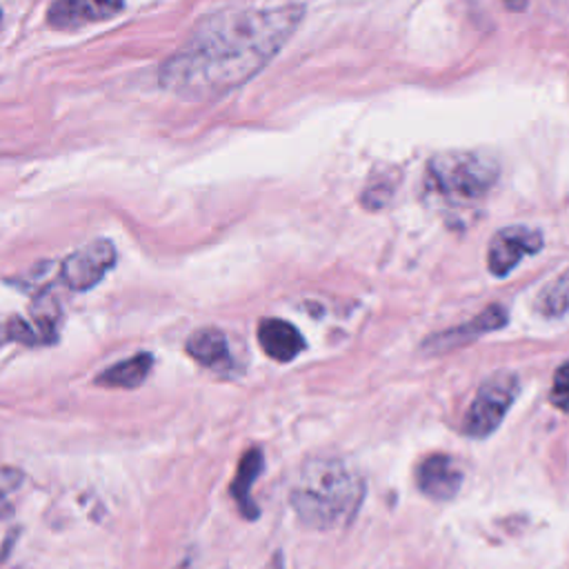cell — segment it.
<instances>
[{
	"instance_id": "14",
	"label": "cell",
	"mask_w": 569,
	"mask_h": 569,
	"mask_svg": "<svg viewBox=\"0 0 569 569\" xmlns=\"http://www.w3.org/2000/svg\"><path fill=\"white\" fill-rule=\"evenodd\" d=\"M536 309L547 318L569 313V269L553 278L536 298Z\"/></svg>"
},
{
	"instance_id": "7",
	"label": "cell",
	"mask_w": 569,
	"mask_h": 569,
	"mask_svg": "<svg viewBox=\"0 0 569 569\" xmlns=\"http://www.w3.org/2000/svg\"><path fill=\"white\" fill-rule=\"evenodd\" d=\"M416 485L420 493L431 500H451L462 485V471L456 460L447 453H431L427 456L416 471Z\"/></svg>"
},
{
	"instance_id": "1",
	"label": "cell",
	"mask_w": 569,
	"mask_h": 569,
	"mask_svg": "<svg viewBox=\"0 0 569 569\" xmlns=\"http://www.w3.org/2000/svg\"><path fill=\"white\" fill-rule=\"evenodd\" d=\"M305 4H242L204 16L160 67V82L182 100H216L253 78L293 36Z\"/></svg>"
},
{
	"instance_id": "5",
	"label": "cell",
	"mask_w": 569,
	"mask_h": 569,
	"mask_svg": "<svg viewBox=\"0 0 569 569\" xmlns=\"http://www.w3.org/2000/svg\"><path fill=\"white\" fill-rule=\"evenodd\" d=\"M113 264H116L113 244L104 238H98L62 260L60 278L71 291H87L96 287Z\"/></svg>"
},
{
	"instance_id": "11",
	"label": "cell",
	"mask_w": 569,
	"mask_h": 569,
	"mask_svg": "<svg viewBox=\"0 0 569 569\" xmlns=\"http://www.w3.org/2000/svg\"><path fill=\"white\" fill-rule=\"evenodd\" d=\"M507 322V311L505 307L500 305H491L487 307L485 311H480L473 320L456 327V329H449L445 333H438V336H431L429 340V347L431 349H451V347H458L462 342H469V340H476L478 336L482 333H489V331H496L500 329L502 325Z\"/></svg>"
},
{
	"instance_id": "16",
	"label": "cell",
	"mask_w": 569,
	"mask_h": 569,
	"mask_svg": "<svg viewBox=\"0 0 569 569\" xmlns=\"http://www.w3.org/2000/svg\"><path fill=\"white\" fill-rule=\"evenodd\" d=\"M24 482V473L16 467H0V518L11 516L13 507L9 502V496L16 493Z\"/></svg>"
},
{
	"instance_id": "15",
	"label": "cell",
	"mask_w": 569,
	"mask_h": 569,
	"mask_svg": "<svg viewBox=\"0 0 569 569\" xmlns=\"http://www.w3.org/2000/svg\"><path fill=\"white\" fill-rule=\"evenodd\" d=\"M7 342H24V345H38L44 342L42 336L38 333L36 325L18 318V316H7L0 318V347Z\"/></svg>"
},
{
	"instance_id": "9",
	"label": "cell",
	"mask_w": 569,
	"mask_h": 569,
	"mask_svg": "<svg viewBox=\"0 0 569 569\" xmlns=\"http://www.w3.org/2000/svg\"><path fill=\"white\" fill-rule=\"evenodd\" d=\"M258 342L262 351L278 362H289L305 349L302 333L282 318H264L258 325Z\"/></svg>"
},
{
	"instance_id": "4",
	"label": "cell",
	"mask_w": 569,
	"mask_h": 569,
	"mask_svg": "<svg viewBox=\"0 0 569 569\" xmlns=\"http://www.w3.org/2000/svg\"><path fill=\"white\" fill-rule=\"evenodd\" d=\"M518 389L520 385L513 373H498L485 380L462 418V431L469 438H487L493 433L516 400Z\"/></svg>"
},
{
	"instance_id": "10",
	"label": "cell",
	"mask_w": 569,
	"mask_h": 569,
	"mask_svg": "<svg viewBox=\"0 0 569 569\" xmlns=\"http://www.w3.org/2000/svg\"><path fill=\"white\" fill-rule=\"evenodd\" d=\"M187 353L198 365L218 373H227L233 365L227 336L216 327H202L193 331L187 340Z\"/></svg>"
},
{
	"instance_id": "3",
	"label": "cell",
	"mask_w": 569,
	"mask_h": 569,
	"mask_svg": "<svg viewBox=\"0 0 569 569\" xmlns=\"http://www.w3.org/2000/svg\"><path fill=\"white\" fill-rule=\"evenodd\" d=\"M498 180V164L476 151H442L427 164L429 191L451 204L471 207L482 200Z\"/></svg>"
},
{
	"instance_id": "8",
	"label": "cell",
	"mask_w": 569,
	"mask_h": 569,
	"mask_svg": "<svg viewBox=\"0 0 569 569\" xmlns=\"http://www.w3.org/2000/svg\"><path fill=\"white\" fill-rule=\"evenodd\" d=\"M122 11V2L98 0H58L47 9V22L53 29H80L89 22H100Z\"/></svg>"
},
{
	"instance_id": "12",
	"label": "cell",
	"mask_w": 569,
	"mask_h": 569,
	"mask_svg": "<svg viewBox=\"0 0 569 569\" xmlns=\"http://www.w3.org/2000/svg\"><path fill=\"white\" fill-rule=\"evenodd\" d=\"M264 467V456L258 447H251L244 451V456L240 458L238 462V469H236V476H233V482L229 487L240 513L247 518V520H256L260 516V509L258 505L253 502L251 498V485L253 480L260 476Z\"/></svg>"
},
{
	"instance_id": "6",
	"label": "cell",
	"mask_w": 569,
	"mask_h": 569,
	"mask_svg": "<svg viewBox=\"0 0 569 569\" xmlns=\"http://www.w3.org/2000/svg\"><path fill=\"white\" fill-rule=\"evenodd\" d=\"M542 233L531 227L513 224L498 229L487 247V267L493 276H507L525 258L542 249Z\"/></svg>"
},
{
	"instance_id": "13",
	"label": "cell",
	"mask_w": 569,
	"mask_h": 569,
	"mask_svg": "<svg viewBox=\"0 0 569 569\" xmlns=\"http://www.w3.org/2000/svg\"><path fill=\"white\" fill-rule=\"evenodd\" d=\"M153 367V356L151 353H136L133 358L120 360L111 367H107L96 382L102 387H120V389H133L144 382Z\"/></svg>"
},
{
	"instance_id": "2",
	"label": "cell",
	"mask_w": 569,
	"mask_h": 569,
	"mask_svg": "<svg viewBox=\"0 0 569 569\" xmlns=\"http://www.w3.org/2000/svg\"><path fill=\"white\" fill-rule=\"evenodd\" d=\"M362 498V478L336 456H313L305 460L289 491V502L298 520L320 531L351 522Z\"/></svg>"
},
{
	"instance_id": "17",
	"label": "cell",
	"mask_w": 569,
	"mask_h": 569,
	"mask_svg": "<svg viewBox=\"0 0 569 569\" xmlns=\"http://www.w3.org/2000/svg\"><path fill=\"white\" fill-rule=\"evenodd\" d=\"M551 402L565 411H569V360L556 369L551 385Z\"/></svg>"
}]
</instances>
